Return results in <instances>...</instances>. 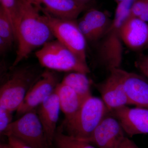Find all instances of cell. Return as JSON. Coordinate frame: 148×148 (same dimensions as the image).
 Instances as JSON below:
<instances>
[{
    "label": "cell",
    "instance_id": "obj_1",
    "mask_svg": "<svg viewBox=\"0 0 148 148\" xmlns=\"http://www.w3.org/2000/svg\"><path fill=\"white\" fill-rule=\"evenodd\" d=\"M21 15L16 27L17 49L10 68L16 67L37 48L53 40L50 28L40 14V10L27 0H19Z\"/></svg>",
    "mask_w": 148,
    "mask_h": 148
},
{
    "label": "cell",
    "instance_id": "obj_8",
    "mask_svg": "<svg viewBox=\"0 0 148 148\" xmlns=\"http://www.w3.org/2000/svg\"><path fill=\"white\" fill-rule=\"evenodd\" d=\"M123 71L121 68L110 70L104 81L95 85L110 112L129 105L123 81Z\"/></svg>",
    "mask_w": 148,
    "mask_h": 148
},
{
    "label": "cell",
    "instance_id": "obj_5",
    "mask_svg": "<svg viewBox=\"0 0 148 148\" xmlns=\"http://www.w3.org/2000/svg\"><path fill=\"white\" fill-rule=\"evenodd\" d=\"M35 55L43 67L60 72L90 73L87 64L84 63L57 40H52L37 51Z\"/></svg>",
    "mask_w": 148,
    "mask_h": 148
},
{
    "label": "cell",
    "instance_id": "obj_13",
    "mask_svg": "<svg viewBox=\"0 0 148 148\" xmlns=\"http://www.w3.org/2000/svg\"><path fill=\"white\" fill-rule=\"evenodd\" d=\"M123 43L133 51L148 48V24L140 18L128 16L122 26Z\"/></svg>",
    "mask_w": 148,
    "mask_h": 148
},
{
    "label": "cell",
    "instance_id": "obj_22",
    "mask_svg": "<svg viewBox=\"0 0 148 148\" xmlns=\"http://www.w3.org/2000/svg\"><path fill=\"white\" fill-rule=\"evenodd\" d=\"M13 112L0 107V133L1 135L12 122Z\"/></svg>",
    "mask_w": 148,
    "mask_h": 148
},
{
    "label": "cell",
    "instance_id": "obj_16",
    "mask_svg": "<svg viewBox=\"0 0 148 148\" xmlns=\"http://www.w3.org/2000/svg\"><path fill=\"white\" fill-rule=\"evenodd\" d=\"M39 9L62 19L77 20L87 8L76 0H38Z\"/></svg>",
    "mask_w": 148,
    "mask_h": 148
},
{
    "label": "cell",
    "instance_id": "obj_10",
    "mask_svg": "<svg viewBox=\"0 0 148 148\" xmlns=\"http://www.w3.org/2000/svg\"><path fill=\"white\" fill-rule=\"evenodd\" d=\"M125 133L119 121L109 112L91 136L84 141L92 143L99 148H119L125 138Z\"/></svg>",
    "mask_w": 148,
    "mask_h": 148
},
{
    "label": "cell",
    "instance_id": "obj_29",
    "mask_svg": "<svg viewBox=\"0 0 148 148\" xmlns=\"http://www.w3.org/2000/svg\"><path fill=\"white\" fill-rule=\"evenodd\" d=\"M147 13L148 14V0H147Z\"/></svg>",
    "mask_w": 148,
    "mask_h": 148
},
{
    "label": "cell",
    "instance_id": "obj_26",
    "mask_svg": "<svg viewBox=\"0 0 148 148\" xmlns=\"http://www.w3.org/2000/svg\"><path fill=\"white\" fill-rule=\"evenodd\" d=\"M76 1L82 5L87 7L88 5L92 1V0H76Z\"/></svg>",
    "mask_w": 148,
    "mask_h": 148
},
{
    "label": "cell",
    "instance_id": "obj_27",
    "mask_svg": "<svg viewBox=\"0 0 148 148\" xmlns=\"http://www.w3.org/2000/svg\"><path fill=\"white\" fill-rule=\"evenodd\" d=\"M0 148H8L7 145L6 144H1Z\"/></svg>",
    "mask_w": 148,
    "mask_h": 148
},
{
    "label": "cell",
    "instance_id": "obj_11",
    "mask_svg": "<svg viewBox=\"0 0 148 148\" xmlns=\"http://www.w3.org/2000/svg\"><path fill=\"white\" fill-rule=\"evenodd\" d=\"M111 113L119 122L124 132L130 137L148 134V109L125 106Z\"/></svg>",
    "mask_w": 148,
    "mask_h": 148
},
{
    "label": "cell",
    "instance_id": "obj_4",
    "mask_svg": "<svg viewBox=\"0 0 148 148\" xmlns=\"http://www.w3.org/2000/svg\"><path fill=\"white\" fill-rule=\"evenodd\" d=\"M110 111L101 98L90 95L73 117L64 121L67 135L81 140L88 139Z\"/></svg>",
    "mask_w": 148,
    "mask_h": 148
},
{
    "label": "cell",
    "instance_id": "obj_14",
    "mask_svg": "<svg viewBox=\"0 0 148 148\" xmlns=\"http://www.w3.org/2000/svg\"><path fill=\"white\" fill-rule=\"evenodd\" d=\"M37 108V114L43 127L48 144L51 148L57 130L56 125L61 110L55 90Z\"/></svg>",
    "mask_w": 148,
    "mask_h": 148
},
{
    "label": "cell",
    "instance_id": "obj_7",
    "mask_svg": "<svg viewBox=\"0 0 148 148\" xmlns=\"http://www.w3.org/2000/svg\"><path fill=\"white\" fill-rule=\"evenodd\" d=\"M3 135L18 138L33 148H51L48 144L36 109L12 122Z\"/></svg>",
    "mask_w": 148,
    "mask_h": 148
},
{
    "label": "cell",
    "instance_id": "obj_15",
    "mask_svg": "<svg viewBox=\"0 0 148 148\" xmlns=\"http://www.w3.org/2000/svg\"><path fill=\"white\" fill-rule=\"evenodd\" d=\"M123 81L129 105L148 109V80L145 77L123 71Z\"/></svg>",
    "mask_w": 148,
    "mask_h": 148
},
{
    "label": "cell",
    "instance_id": "obj_3",
    "mask_svg": "<svg viewBox=\"0 0 148 148\" xmlns=\"http://www.w3.org/2000/svg\"><path fill=\"white\" fill-rule=\"evenodd\" d=\"M3 79L0 88V107L14 112L20 107L42 72L32 66L11 68Z\"/></svg>",
    "mask_w": 148,
    "mask_h": 148
},
{
    "label": "cell",
    "instance_id": "obj_25",
    "mask_svg": "<svg viewBox=\"0 0 148 148\" xmlns=\"http://www.w3.org/2000/svg\"><path fill=\"white\" fill-rule=\"evenodd\" d=\"M119 148H139L133 141L125 137Z\"/></svg>",
    "mask_w": 148,
    "mask_h": 148
},
{
    "label": "cell",
    "instance_id": "obj_17",
    "mask_svg": "<svg viewBox=\"0 0 148 148\" xmlns=\"http://www.w3.org/2000/svg\"><path fill=\"white\" fill-rule=\"evenodd\" d=\"M55 90L61 110L65 115L64 121L69 120L76 113L84 101L72 88L62 83L58 84Z\"/></svg>",
    "mask_w": 148,
    "mask_h": 148
},
{
    "label": "cell",
    "instance_id": "obj_6",
    "mask_svg": "<svg viewBox=\"0 0 148 148\" xmlns=\"http://www.w3.org/2000/svg\"><path fill=\"white\" fill-rule=\"evenodd\" d=\"M43 18L49 27L56 40L71 51L81 61H86V41L80 31L77 20L62 19L42 11Z\"/></svg>",
    "mask_w": 148,
    "mask_h": 148
},
{
    "label": "cell",
    "instance_id": "obj_18",
    "mask_svg": "<svg viewBox=\"0 0 148 148\" xmlns=\"http://www.w3.org/2000/svg\"><path fill=\"white\" fill-rule=\"evenodd\" d=\"M61 82L72 88L83 101L91 95L90 82L87 74L80 72H70L64 77Z\"/></svg>",
    "mask_w": 148,
    "mask_h": 148
},
{
    "label": "cell",
    "instance_id": "obj_2",
    "mask_svg": "<svg viewBox=\"0 0 148 148\" xmlns=\"http://www.w3.org/2000/svg\"><path fill=\"white\" fill-rule=\"evenodd\" d=\"M134 0H126L118 4L115 15L108 29L99 41L98 57L100 63L109 71L120 68L123 56L121 31L123 24L130 15Z\"/></svg>",
    "mask_w": 148,
    "mask_h": 148
},
{
    "label": "cell",
    "instance_id": "obj_19",
    "mask_svg": "<svg viewBox=\"0 0 148 148\" xmlns=\"http://www.w3.org/2000/svg\"><path fill=\"white\" fill-rule=\"evenodd\" d=\"M53 143L57 148H96L88 142L65 134L61 128L56 130Z\"/></svg>",
    "mask_w": 148,
    "mask_h": 148
},
{
    "label": "cell",
    "instance_id": "obj_23",
    "mask_svg": "<svg viewBox=\"0 0 148 148\" xmlns=\"http://www.w3.org/2000/svg\"><path fill=\"white\" fill-rule=\"evenodd\" d=\"M135 67L148 79V55L140 53L135 61Z\"/></svg>",
    "mask_w": 148,
    "mask_h": 148
},
{
    "label": "cell",
    "instance_id": "obj_24",
    "mask_svg": "<svg viewBox=\"0 0 148 148\" xmlns=\"http://www.w3.org/2000/svg\"><path fill=\"white\" fill-rule=\"evenodd\" d=\"M8 148H33L26 143L13 136H9Z\"/></svg>",
    "mask_w": 148,
    "mask_h": 148
},
{
    "label": "cell",
    "instance_id": "obj_21",
    "mask_svg": "<svg viewBox=\"0 0 148 148\" xmlns=\"http://www.w3.org/2000/svg\"><path fill=\"white\" fill-rule=\"evenodd\" d=\"M0 2L1 6L5 10L10 18L16 37V27L21 15L20 1L19 0H0Z\"/></svg>",
    "mask_w": 148,
    "mask_h": 148
},
{
    "label": "cell",
    "instance_id": "obj_20",
    "mask_svg": "<svg viewBox=\"0 0 148 148\" xmlns=\"http://www.w3.org/2000/svg\"><path fill=\"white\" fill-rule=\"evenodd\" d=\"M0 40L6 43L10 47L16 42L14 29L8 14L0 5Z\"/></svg>",
    "mask_w": 148,
    "mask_h": 148
},
{
    "label": "cell",
    "instance_id": "obj_12",
    "mask_svg": "<svg viewBox=\"0 0 148 148\" xmlns=\"http://www.w3.org/2000/svg\"><path fill=\"white\" fill-rule=\"evenodd\" d=\"M112 20L106 14L95 9L87 11L77 19L80 31L87 42H98L108 29Z\"/></svg>",
    "mask_w": 148,
    "mask_h": 148
},
{
    "label": "cell",
    "instance_id": "obj_28",
    "mask_svg": "<svg viewBox=\"0 0 148 148\" xmlns=\"http://www.w3.org/2000/svg\"><path fill=\"white\" fill-rule=\"evenodd\" d=\"M115 1L118 4H119L120 3L123 2L125 1L126 0H115Z\"/></svg>",
    "mask_w": 148,
    "mask_h": 148
},
{
    "label": "cell",
    "instance_id": "obj_9",
    "mask_svg": "<svg viewBox=\"0 0 148 148\" xmlns=\"http://www.w3.org/2000/svg\"><path fill=\"white\" fill-rule=\"evenodd\" d=\"M59 83L58 75L54 71L47 69L43 72L16 111L17 114L22 116L27 112L36 110L52 94Z\"/></svg>",
    "mask_w": 148,
    "mask_h": 148
}]
</instances>
